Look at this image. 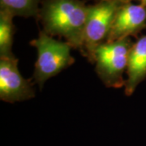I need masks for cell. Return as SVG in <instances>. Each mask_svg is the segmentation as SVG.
Segmentation results:
<instances>
[{
  "instance_id": "obj_1",
  "label": "cell",
  "mask_w": 146,
  "mask_h": 146,
  "mask_svg": "<svg viewBox=\"0 0 146 146\" xmlns=\"http://www.w3.org/2000/svg\"><path fill=\"white\" fill-rule=\"evenodd\" d=\"M88 5L81 0H43L37 20L51 36L63 37L72 48L82 52Z\"/></svg>"
},
{
  "instance_id": "obj_2",
  "label": "cell",
  "mask_w": 146,
  "mask_h": 146,
  "mask_svg": "<svg viewBox=\"0 0 146 146\" xmlns=\"http://www.w3.org/2000/svg\"><path fill=\"white\" fill-rule=\"evenodd\" d=\"M30 45L37 52L33 79L40 89L47 80L75 63V58L71 55L72 46L68 42L56 40L44 31L40 32L38 37L31 41Z\"/></svg>"
},
{
  "instance_id": "obj_3",
  "label": "cell",
  "mask_w": 146,
  "mask_h": 146,
  "mask_svg": "<svg viewBox=\"0 0 146 146\" xmlns=\"http://www.w3.org/2000/svg\"><path fill=\"white\" fill-rule=\"evenodd\" d=\"M134 42L131 37L105 42L95 50V71L107 88L119 89L125 86L123 74L127 72L131 48Z\"/></svg>"
},
{
  "instance_id": "obj_4",
  "label": "cell",
  "mask_w": 146,
  "mask_h": 146,
  "mask_svg": "<svg viewBox=\"0 0 146 146\" xmlns=\"http://www.w3.org/2000/svg\"><path fill=\"white\" fill-rule=\"evenodd\" d=\"M125 3L128 2L110 0L88 5V16L81 54L90 63L94 62V52L97 47L107 42L116 14L120 7Z\"/></svg>"
},
{
  "instance_id": "obj_5",
  "label": "cell",
  "mask_w": 146,
  "mask_h": 146,
  "mask_svg": "<svg viewBox=\"0 0 146 146\" xmlns=\"http://www.w3.org/2000/svg\"><path fill=\"white\" fill-rule=\"evenodd\" d=\"M34 97L31 81L24 78L18 69V58H0V99L14 103Z\"/></svg>"
},
{
  "instance_id": "obj_6",
  "label": "cell",
  "mask_w": 146,
  "mask_h": 146,
  "mask_svg": "<svg viewBox=\"0 0 146 146\" xmlns=\"http://www.w3.org/2000/svg\"><path fill=\"white\" fill-rule=\"evenodd\" d=\"M146 29V7L133 2L125 3L118 11L107 42L137 36Z\"/></svg>"
},
{
  "instance_id": "obj_7",
  "label": "cell",
  "mask_w": 146,
  "mask_h": 146,
  "mask_svg": "<svg viewBox=\"0 0 146 146\" xmlns=\"http://www.w3.org/2000/svg\"><path fill=\"white\" fill-rule=\"evenodd\" d=\"M125 81L126 96H131L146 79V35L139 37L131 48Z\"/></svg>"
},
{
  "instance_id": "obj_8",
  "label": "cell",
  "mask_w": 146,
  "mask_h": 146,
  "mask_svg": "<svg viewBox=\"0 0 146 146\" xmlns=\"http://www.w3.org/2000/svg\"><path fill=\"white\" fill-rule=\"evenodd\" d=\"M43 0H0V10L12 16L37 18Z\"/></svg>"
},
{
  "instance_id": "obj_9",
  "label": "cell",
  "mask_w": 146,
  "mask_h": 146,
  "mask_svg": "<svg viewBox=\"0 0 146 146\" xmlns=\"http://www.w3.org/2000/svg\"><path fill=\"white\" fill-rule=\"evenodd\" d=\"M10 13L0 10V58L13 57L12 46L16 27Z\"/></svg>"
},
{
  "instance_id": "obj_10",
  "label": "cell",
  "mask_w": 146,
  "mask_h": 146,
  "mask_svg": "<svg viewBox=\"0 0 146 146\" xmlns=\"http://www.w3.org/2000/svg\"><path fill=\"white\" fill-rule=\"evenodd\" d=\"M95 3L97 2H101V1H110V0H94ZM125 1H127V2H133V1H139V0H125Z\"/></svg>"
},
{
  "instance_id": "obj_11",
  "label": "cell",
  "mask_w": 146,
  "mask_h": 146,
  "mask_svg": "<svg viewBox=\"0 0 146 146\" xmlns=\"http://www.w3.org/2000/svg\"><path fill=\"white\" fill-rule=\"evenodd\" d=\"M139 1L141 2V4L145 6L146 7V0H139Z\"/></svg>"
}]
</instances>
